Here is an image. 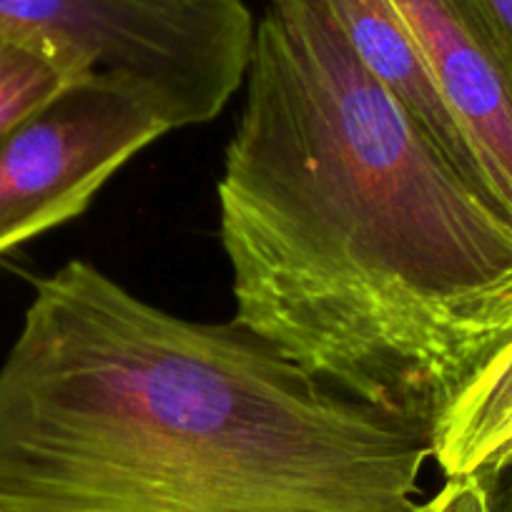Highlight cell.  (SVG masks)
<instances>
[{"label":"cell","instance_id":"277c9868","mask_svg":"<svg viewBox=\"0 0 512 512\" xmlns=\"http://www.w3.org/2000/svg\"><path fill=\"white\" fill-rule=\"evenodd\" d=\"M149 98L86 78L0 134V256L76 219L139 151L169 134Z\"/></svg>","mask_w":512,"mask_h":512},{"label":"cell","instance_id":"8fae6325","mask_svg":"<svg viewBox=\"0 0 512 512\" xmlns=\"http://www.w3.org/2000/svg\"><path fill=\"white\" fill-rule=\"evenodd\" d=\"M475 3L485 11V16L490 18L492 26L500 31V36L505 38L507 46L512 48V0H475Z\"/></svg>","mask_w":512,"mask_h":512},{"label":"cell","instance_id":"5b68a950","mask_svg":"<svg viewBox=\"0 0 512 512\" xmlns=\"http://www.w3.org/2000/svg\"><path fill=\"white\" fill-rule=\"evenodd\" d=\"M452 118L512 216V48L475 0H395Z\"/></svg>","mask_w":512,"mask_h":512},{"label":"cell","instance_id":"8992f818","mask_svg":"<svg viewBox=\"0 0 512 512\" xmlns=\"http://www.w3.org/2000/svg\"><path fill=\"white\" fill-rule=\"evenodd\" d=\"M357 61L382 83L472 184L492 196L395 0H322ZM495 199V196H492ZM497 201V199H495ZM500 204V201H497Z\"/></svg>","mask_w":512,"mask_h":512},{"label":"cell","instance_id":"3957f363","mask_svg":"<svg viewBox=\"0 0 512 512\" xmlns=\"http://www.w3.org/2000/svg\"><path fill=\"white\" fill-rule=\"evenodd\" d=\"M254 33L246 0H0V36L73 81L136 88L171 131L224 111L244 83Z\"/></svg>","mask_w":512,"mask_h":512},{"label":"cell","instance_id":"52a82bcc","mask_svg":"<svg viewBox=\"0 0 512 512\" xmlns=\"http://www.w3.org/2000/svg\"><path fill=\"white\" fill-rule=\"evenodd\" d=\"M432 460L445 480L512 465V339L455 402L432 440Z\"/></svg>","mask_w":512,"mask_h":512},{"label":"cell","instance_id":"30bf717a","mask_svg":"<svg viewBox=\"0 0 512 512\" xmlns=\"http://www.w3.org/2000/svg\"><path fill=\"white\" fill-rule=\"evenodd\" d=\"M487 512H512V465L495 472H482Z\"/></svg>","mask_w":512,"mask_h":512},{"label":"cell","instance_id":"7a4b0ae2","mask_svg":"<svg viewBox=\"0 0 512 512\" xmlns=\"http://www.w3.org/2000/svg\"><path fill=\"white\" fill-rule=\"evenodd\" d=\"M425 435L73 259L0 364V512H420Z\"/></svg>","mask_w":512,"mask_h":512},{"label":"cell","instance_id":"ba28073f","mask_svg":"<svg viewBox=\"0 0 512 512\" xmlns=\"http://www.w3.org/2000/svg\"><path fill=\"white\" fill-rule=\"evenodd\" d=\"M73 81L43 53L0 36V134L51 103Z\"/></svg>","mask_w":512,"mask_h":512},{"label":"cell","instance_id":"6da1fadb","mask_svg":"<svg viewBox=\"0 0 512 512\" xmlns=\"http://www.w3.org/2000/svg\"><path fill=\"white\" fill-rule=\"evenodd\" d=\"M224 154L234 322L435 440L512 339V216L357 61L322 0H267Z\"/></svg>","mask_w":512,"mask_h":512},{"label":"cell","instance_id":"9c48e42d","mask_svg":"<svg viewBox=\"0 0 512 512\" xmlns=\"http://www.w3.org/2000/svg\"><path fill=\"white\" fill-rule=\"evenodd\" d=\"M420 512H487L482 477H447L445 485L422 505Z\"/></svg>","mask_w":512,"mask_h":512}]
</instances>
